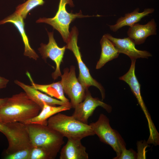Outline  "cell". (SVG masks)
Here are the masks:
<instances>
[{
	"label": "cell",
	"instance_id": "cell-1",
	"mask_svg": "<svg viewBox=\"0 0 159 159\" xmlns=\"http://www.w3.org/2000/svg\"><path fill=\"white\" fill-rule=\"evenodd\" d=\"M41 109L25 92H21L8 98L0 107V122L4 124L23 123L37 116Z\"/></svg>",
	"mask_w": 159,
	"mask_h": 159
},
{
	"label": "cell",
	"instance_id": "cell-2",
	"mask_svg": "<svg viewBox=\"0 0 159 159\" xmlns=\"http://www.w3.org/2000/svg\"><path fill=\"white\" fill-rule=\"evenodd\" d=\"M25 124L32 147L41 148L49 154L52 159L55 158L64 143V137L47 125Z\"/></svg>",
	"mask_w": 159,
	"mask_h": 159
},
{
	"label": "cell",
	"instance_id": "cell-3",
	"mask_svg": "<svg viewBox=\"0 0 159 159\" xmlns=\"http://www.w3.org/2000/svg\"><path fill=\"white\" fill-rule=\"evenodd\" d=\"M47 125L68 139L81 140L95 135L91 126L59 112L49 117Z\"/></svg>",
	"mask_w": 159,
	"mask_h": 159
},
{
	"label": "cell",
	"instance_id": "cell-4",
	"mask_svg": "<svg viewBox=\"0 0 159 159\" xmlns=\"http://www.w3.org/2000/svg\"><path fill=\"white\" fill-rule=\"evenodd\" d=\"M67 4L71 7L74 6L72 0H60L58 11L54 17L40 18L36 21L37 23H45L52 26L60 33L64 42L66 43L70 35L69 28L72 22L77 18L95 16L84 15L81 11L76 14L69 13L66 7Z\"/></svg>",
	"mask_w": 159,
	"mask_h": 159
},
{
	"label": "cell",
	"instance_id": "cell-5",
	"mask_svg": "<svg viewBox=\"0 0 159 159\" xmlns=\"http://www.w3.org/2000/svg\"><path fill=\"white\" fill-rule=\"evenodd\" d=\"M90 125L100 140L112 147L116 154V156L113 159H116L122 150L126 148V145L118 131L111 127L109 118L106 115L101 113L96 122H92Z\"/></svg>",
	"mask_w": 159,
	"mask_h": 159
},
{
	"label": "cell",
	"instance_id": "cell-6",
	"mask_svg": "<svg viewBox=\"0 0 159 159\" xmlns=\"http://www.w3.org/2000/svg\"><path fill=\"white\" fill-rule=\"evenodd\" d=\"M78 35L77 28L75 26L73 27L66 43V48L70 50L73 53L77 59L79 70L78 78L79 82L87 90H88L91 86L97 88L101 92L102 100H103L105 97L104 88L101 84L92 77L88 69L82 60L80 48L77 45Z\"/></svg>",
	"mask_w": 159,
	"mask_h": 159
},
{
	"label": "cell",
	"instance_id": "cell-7",
	"mask_svg": "<svg viewBox=\"0 0 159 159\" xmlns=\"http://www.w3.org/2000/svg\"><path fill=\"white\" fill-rule=\"evenodd\" d=\"M6 124V127L3 133L8 142V147L6 152L7 155L32 148V146L25 124L17 122Z\"/></svg>",
	"mask_w": 159,
	"mask_h": 159
},
{
	"label": "cell",
	"instance_id": "cell-8",
	"mask_svg": "<svg viewBox=\"0 0 159 159\" xmlns=\"http://www.w3.org/2000/svg\"><path fill=\"white\" fill-rule=\"evenodd\" d=\"M63 72V74L61 76L60 82L64 92L70 99L72 107L74 108L84 100L88 90L83 86L77 78L74 66H71L70 69L65 68Z\"/></svg>",
	"mask_w": 159,
	"mask_h": 159
},
{
	"label": "cell",
	"instance_id": "cell-9",
	"mask_svg": "<svg viewBox=\"0 0 159 159\" xmlns=\"http://www.w3.org/2000/svg\"><path fill=\"white\" fill-rule=\"evenodd\" d=\"M49 41L47 44L41 43L40 47L38 49L43 59L46 60L49 58L54 62L56 64L55 71L52 74L54 80L57 79L62 74L60 65L62 62L64 54L66 49L65 46L59 47L54 37L53 32H47Z\"/></svg>",
	"mask_w": 159,
	"mask_h": 159
},
{
	"label": "cell",
	"instance_id": "cell-10",
	"mask_svg": "<svg viewBox=\"0 0 159 159\" xmlns=\"http://www.w3.org/2000/svg\"><path fill=\"white\" fill-rule=\"evenodd\" d=\"M100 106L108 112L112 111V107L97 98H94L88 90L84 100L77 105L72 116L76 119L85 124H87L89 118L92 115L96 108Z\"/></svg>",
	"mask_w": 159,
	"mask_h": 159
},
{
	"label": "cell",
	"instance_id": "cell-11",
	"mask_svg": "<svg viewBox=\"0 0 159 159\" xmlns=\"http://www.w3.org/2000/svg\"><path fill=\"white\" fill-rule=\"evenodd\" d=\"M113 43L119 53H122L128 56L131 60L138 58H148L152 54L145 50L137 49L133 41L129 37L118 38L113 37L109 34H105Z\"/></svg>",
	"mask_w": 159,
	"mask_h": 159
},
{
	"label": "cell",
	"instance_id": "cell-12",
	"mask_svg": "<svg viewBox=\"0 0 159 159\" xmlns=\"http://www.w3.org/2000/svg\"><path fill=\"white\" fill-rule=\"evenodd\" d=\"M14 82L21 87L30 98L38 105L41 109L44 104L52 106H72L70 102L66 103L57 99L54 98L42 93L40 91L33 88L31 86L26 85L18 80H15Z\"/></svg>",
	"mask_w": 159,
	"mask_h": 159
},
{
	"label": "cell",
	"instance_id": "cell-13",
	"mask_svg": "<svg viewBox=\"0 0 159 159\" xmlns=\"http://www.w3.org/2000/svg\"><path fill=\"white\" fill-rule=\"evenodd\" d=\"M156 34L157 24L154 19L144 25L135 24L127 31L128 37L137 45L143 43L148 37Z\"/></svg>",
	"mask_w": 159,
	"mask_h": 159
},
{
	"label": "cell",
	"instance_id": "cell-14",
	"mask_svg": "<svg viewBox=\"0 0 159 159\" xmlns=\"http://www.w3.org/2000/svg\"><path fill=\"white\" fill-rule=\"evenodd\" d=\"M23 18L19 14L15 12L3 20L0 21V24L7 23L13 24L17 28L21 37L24 45V55L37 60L39 58L38 55L31 47L24 29Z\"/></svg>",
	"mask_w": 159,
	"mask_h": 159
},
{
	"label": "cell",
	"instance_id": "cell-15",
	"mask_svg": "<svg viewBox=\"0 0 159 159\" xmlns=\"http://www.w3.org/2000/svg\"><path fill=\"white\" fill-rule=\"evenodd\" d=\"M131 65L128 71L126 74L120 77L119 78L120 80L125 82L129 85L145 115H148L149 112L141 94V85L135 74L136 60L131 59Z\"/></svg>",
	"mask_w": 159,
	"mask_h": 159
},
{
	"label": "cell",
	"instance_id": "cell-16",
	"mask_svg": "<svg viewBox=\"0 0 159 159\" xmlns=\"http://www.w3.org/2000/svg\"><path fill=\"white\" fill-rule=\"evenodd\" d=\"M60 159H88V155L81 140L68 139L60 152Z\"/></svg>",
	"mask_w": 159,
	"mask_h": 159
},
{
	"label": "cell",
	"instance_id": "cell-17",
	"mask_svg": "<svg viewBox=\"0 0 159 159\" xmlns=\"http://www.w3.org/2000/svg\"><path fill=\"white\" fill-rule=\"evenodd\" d=\"M139 9L137 8L132 12L126 14L124 16L121 17L118 19L115 24L109 25L110 29L113 32H116L125 26H131L137 23L143 17L154 11L153 8L145 9L141 12H139Z\"/></svg>",
	"mask_w": 159,
	"mask_h": 159
},
{
	"label": "cell",
	"instance_id": "cell-18",
	"mask_svg": "<svg viewBox=\"0 0 159 159\" xmlns=\"http://www.w3.org/2000/svg\"><path fill=\"white\" fill-rule=\"evenodd\" d=\"M26 74L30 80L31 86L33 88L64 102H70L65 96L60 81L48 85L38 84L34 82L28 72H26Z\"/></svg>",
	"mask_w": 159,
	"mask_h": 159
},
{
	"label": "cell",
	"instance_id": "cell-19",
	"mask_svg": "<svg viewBox=\"0 0 159 159\" xmlns=\"http://www.w3.org/2000/svg\"><path fill=\"white\" fill-rule=\"evenodd\" d=\"M72 108L71 106H56L44 104L40 112L37 116L26 121L23 123H36L47 125V120L49 117L59 112L69 110Z\"/></svg>",
	"mask_w": 159,
	"mask_h": 159
},
{
	"label": "cell",
	"instance_id": "cell-20",
	"mask_svg": "<svg viewBox=\"0 0 159 159\" xmlns=\"http://www.w3.org/2000/svg\"><path fill=\"white\" fill-rule=\"evenodd\" d=\"M100 42L101 52L96 65L97 69L101 68L107 62L117 58L120 54L113 43L105 35L102 37Z\"/></svg>",
	"mask_w": 159,
	"mask_h": 159
},
{
	"label": "cell",
	"instance_id": "cell-21",
	"mask_svg": "<svg viewBox=\"0 0 159 159\" xmlns=\"http://www.w3.org/2000/svg\"><path fill=\"white\" fill-rule=\"evenodd\" d=\"M44 3V0H27L17 6L15 12L20 15L23 19H25L31 10L36 6L43 5Z\"/></svg>",
	"mask_w": 159,
	"mask_h": 159
},
{
	"label": "cell",
	"instance_id": "cell-22",
	"mask_svg": "<svg viewBox=\"0 0 159 159\" xmlns=\"http://www.w3.org/2000/svg\"><path fill=\"white\" fill-rule=\"evenodd\" d=\"M29 159H52V158L49 154L42 148L32 147Z\"/></svg>",
	"mask_w": 159,
	"mask_h": 159
},
{
	"label": "cell",
	"instance_id": "cell-23",
	"mask_svg": "<svg viewBox=\"0 0 159 159\" xmlns=\"http://www.w3.org/2000/svg\"><path fill=\"white\" fill-rule=\"evenodd\" d=\"M31 149H26L19 151L7 155L6 159H29Z\"/></svg>",
	"mask_w": 159,
	"mask_h": 159
},
{
	"label": "cell",
	"instance_id": "cell-24",
	"mask_svg": "<svg viewBox=\"0 0 159 159\" xmlns=\"http://www.w3.org/2000/svg\"><path fill=\"white\" fill-rule=\"evenodd\" d=\"M137 159V153L132 149L128 150L125 148L122 149L119 156L116 159Z\"/></svg>",
	"mask_w": 159,
	"mask_h": 159
},
{
	"label": "cell",
	"instance_id": "cell-25",
	"mask_svg": "<svg viewBox=\"0 0 159 159\" xmlns=\"http://www.w3.org/2000/svg\"><path fill=\"white\" fill-rule=\"evenodd\" d=\"M9 82L8 80L0 76V89L6 87Z\"/></svg>",
	"mask_w": 159,
	"mask_h": 159
},
{
	"label": "cell",
	"instance_id": "cell-26",
	"mask_svg": "<svg viewBox=\"0 0 159 159\" xmlns=\"http://www.w3.org/2000/svg\"><path fill=\"white\" fill-rule=\"evenodd\" d=\"M8 98H0V107L4 105L6 102Z\"/></svg>",
	"mask_w": 159,
	"mask_h": 159
},
{
	"label": "cell",
	"instance_id": "cell-27",
	"mask_svg": "<svg viewBox=\"0 0 159 159\" xmlns=\"http://www.w3.org/2000/svg\"><path fill=\"white\" fill-rule=\"evenodd\" d=\"M5 127V124L0 122V132L2 133L4 130Z\"/></svg>",
	"mask_w": 159,
	"mask_h": 159
}]
</instances>
